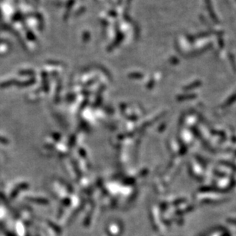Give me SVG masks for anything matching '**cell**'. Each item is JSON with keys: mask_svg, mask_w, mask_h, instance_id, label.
Instances as JSON below:
<instances>
[{"mask_svg": "<svg viewBox=\"0 0 236 236\" xmlns=\"http://www.w3.org/2000/svg\"><path fill=\"white\" fill-rule=\"evenodd\" d=\"M8 140L5 138H2V137H0V143H2V144H6L8 143Z\"/></svg>", "mask_w": 236, "mask_h": 236, "instance_id": "1", "label": "cell"}]
</instances>
